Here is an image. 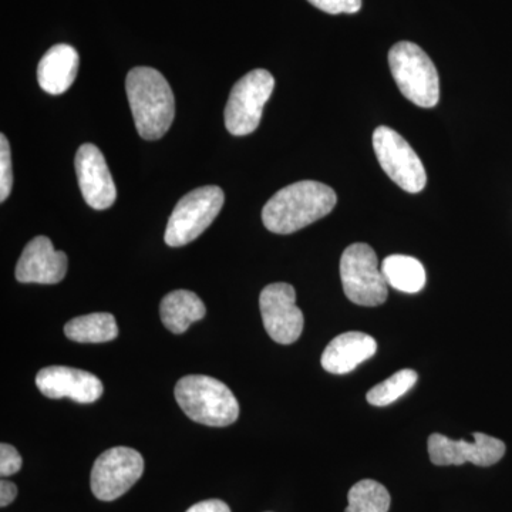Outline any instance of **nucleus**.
I'll use <instances>...</instances> for the list:
<instances>
[{
  "mask_svg": "<svg viewBox=\"0 0 512 512\" xmlns=\"http://www.w3.org/2000/svg\"><path fill=\"white\" fill-rule=\"evenodd\" d=\"M16 497H18V487L3 478L0 481V507H8L9 504L15 501Z\"/></svg>",
  "mask_w": 512,
  "mask_h": 512,
  "instance_id": "26",
  "label": "nucleus"
},
{
  "mask_svg": "<svg viewBox=\"0 0 512 512\" xmlns=\"http://www.w3.org/2000/svg\"><path fill=\"white\" fill-rule=\"evenodd\" d=\"M37 389L49 399H70L89 404L97 402L104 392L99 377L67 366H50L36 376Z\"/></svg>",
  "mask_w": 512,
  "mask_h": 512,
  "instance_id": "13",
  "label": "nucleus"
},
{
  "mask_svg": "<svg viewBox=\"0 0 512 512\" xmlns=\"http://www.w3.org/2000/svg\"><path fill=\"white\" fill-rule=\"evenodd\" d=\"M382 274L396 291L417 293L426 286V269L419 259L409 255H390L384 259Z\"/></svg>",
  "mask_w": 512,
  "mask_h": 512,
  "instance_id": "18",
  "label": "nucleus"
},
{
  "mask_svg": "<svg viewBox=\"0 0 512 512\" xmlns=\"http://www.w3.org/2000/svg\"><path fill=\"white\" fill-rule=\"evenodd\" d=\"M187 512H231V508L224 501L207 500L192 505L191 508H188Z\"/></svg>",
  "mask_w": 512,
  "mask_h": 512,
  "instance_id": "25",
  "label": "nucleus"
},
{
  "mask_svg": "<svg viewBox=\"0 0 512 512\" xmlns=\"http://www.w3.org/2000/svg\"><path fill=\"white\" fill-rule=\"evenodd\" d=\"M64 333L73 342L104 343L119 336V326L111 313H90L69 320Z\"/></svg>",
  "mask_w": 512,
  "mask_h": 512,
  "instance_id": "19",
  "label": "nucleus"
},
{
  "mask_svg": "<svg viewBox=\"0 0 512 512\" xmlns=\"http://www.w3.org/2000/svg\"><path fill=\"white\" fill-rule=\"evenodd\" d=\"M67 274V255L56 251L47 237H36L26 245L16 265L22 284L56 285Z\"/></svg>",
  "mask_w": 512,
  "mask_h": 512,
  "instance_id": "14",
  "label": "nucleus"
},
{
  "mask_svg": "<svg viewBox=\"0 0 512 512\" xmlns=\"http://www.w3.org/2000/svg\"><path fill=\"white\" fill-rule=\"evenodd\" d=\"M126 92L140 137H164L174 121L175 99L163 74L153 67H136L127 74Z\"/></svg>",
  "mask_w": 512,
  "mask_h": 512,
  "instance_id": "2",
  "label": "nucleus"
},
{
  "mask_svg": "<svg viewBox=\"0 0 512 512\" xmlns=\"http://www.w3.org/2000/svg\"><path fill=\"white\" fill-rule=\"evenodd\" d=\"M376 340L362 332H346L329 343L322 355V367L332 375L353 372L370 357L375 356Z\"/></svg>",
  "mask_w": 512,
  "mask_h": 512,
  "instance_id": "15",
  "label": "nucleus"
},
{
  "mask_svg": "<svg viewBox=\"0 0 512 512\" xmlns=\"http://www.w3.org/2000/svg\"><path fill=\"white\" fill-rule=\"evenodd\" d=\"M262 322L266 333L281 345H291L301 338L303 313L296 305V292L292 285L276 282L266 286L259 296Z\"/></svg>",
  "mask_w": 512,
  "mask_h": 512,
  "instance_id": "10",
  "label": "nucleus"
},
{
  "mask_svg": "<svg viewBox=\"0 0 512 512\" xmlns=\"http://www.w3.org/2000/svg\"><path fill=\"white\" fill-rule=\"evenodd\" d=\"M144 473V458L130 447H113L96 461L90 477L94 497L114 501L127 493Z\"/></svg>",
  "mask_w": 512,
  "mask_h": 512,
  "instance_id": "9",
  "label": "nucleus"
},
{
  "mask_svg": "<svg viewBox=\"0 0 512 512\" xmlns=\"http://www.w3.org/2000/svg\"><path fill=\"white\" fill-rule=\"evenodd\" d=\"M431 463L436 466H461L471 463L490 467L504 457L505 444L500 439L484 433H474L473 441L453 440L444 434L434 433L427 441Z\"/></svg>",
  "mask_w": 512,
  "mask_h": 512,
  "instance_id": "11",
  "label": "nucleus"
},
{
  "mask_svg": "<svg viewBox=\"0 0 512 512\" xmlns=\"http://www.w3.org/2000/svg\"><path fill=\"white\" fill-rule=\"evenodd\" d=\"M13 187L12 153L8 138L0 136V201L5 202Z\"/></svg>",
  "mask_w": 512,
  "mask_h": 512,
  "instance_id": "22",
  "label": "nucleus"
},
{
  "mask_svg": "<svg viewBox=\"0 0 512 512\" xmlns=\"http://www.w3.org/2000/svg\"><path fill=\"white\" fill-rule=\"evenodd\" d=\"M340 279L349 301L360 306H379L386 302L389 285L379 269L375 249L353 244L340 258Z\"/></svg>",
  "mask_w": 512,
  "mask_h": 512,
  "instance_id": "6",
  "label": "nucleus"
},
{
  "mask_svg": "<svg viewBox=\"0 0 512 512\" xmlns=\"http://www.w3.org/2000/svg\"><path fill=\"white\" fill-rule=\"evenodd\" d=\"M308 2L329 15H340V13L353 15L362 9V0H308Z\"/></svg>",
  "mask_w": 512,
  "mask_h": 512,
  "instance_id": "23",
  "label": "nucleus"
},
{
  "mask_svg": "<svg viewBox=\"0 0 512 512\" xmlns=\"http://www.w3.org/2000/svg\"><path fill=\"white\" fill-rule=\"evenodd\" d=\"M338 197L329 185L298 181L276 192L262 210L265 228L274 234H293L322 220L336 207Z\"/></svg>",
  "mask_w": 512,
  "mask_h": 512,
  "instance_id": "1",
  "label": "nucleus"
},
{
  "mask_svg": "<svg viewBox=\"0 0 512 512\" xmlns=\"http://www.w3.org/2000/svg\"><path fill=\"white\" fill-rule=\"evenodd\" d=\"M345 512H389L392 498L384 485L362 480L350 488Z\"/></svg>",
  "mask_w": 512,
  "mask_h": 512,
  "instance_id": "20",
  "label": "nucleus"
},
{
  "mask_svg": "<svg viewBox=\"0 0 512 512\" xmlns=\"http://www.w3.org/2000/svg\"><path fill=\"white\" fill-rule=\"evenodd\" d=\"M373 147L384 173L402 190L416 194L426 187V168L416 151L397 131L390 127H377L373 133Z\"/></svg>",
  "mask_w": 512,
  "mask_h": 512,
  "instance_id": "8",
  "label": "nucleus"
},
{
  "mask_svg": "<svg viewBox=\"0 0 512 512\" xmlns=\"http://www.w3.org/2000/svg\"><path fill=\"white\" fill-rule=\"evenodd\" d=\"M207 313L204 302L194 292L174 291L168 293L161 301L160 315L165 328L175 335L188 330L192 323L204 318Z\"/></svg>",
  "mask_w": 512,
  "mask_h": 512,
  "instance_id": "17",
  "label": "nucleus"
},
{
  "mask_svg": "<svg viewBox=\"0 0 512 512\" xmlns=\"http://www.w3.org/2000/svg\"><path fill=\"white\" fill-rule=\"evenodd\" d=\"M275 89V79L268 70L256 69L245 74L232 87L225 107V127L232 136H248L259 127L266 101Z\"/></svg>",
  "mask_w": 512,
  "mask_h": 512,
  "instance_id": "7",
  "label": "nucleus"
},
{
  "mask_svg": "<svg viewBox=\"0 0 512 512\" xmlns=\"http://www.w3.org/2000/svg\"><path fill=\"white\" fill-rule=\"evenodd\" d=\"M389 66L394 82L406 99L431 109L440 99V77L429 55L412 42H399L390 49Z\"/></svg>",
  "mask_w": 512,
  "mask_h": 512,
  "instance_id": "4",
  "label": "nucleus"
},
{
  "mask_svg": "<svg viewBox=\"0 0 512 512\" xmlns=\"http://www.w3.org/2000/svg\"><path fill=\"white\" fill-rule=\"evenodd\" d=\"M22 468V457L15 447L10 444H0V476H13Z\"/></svg>",
  "mask_w": 512,
  "mask_h": 512,
  "instance_id": "24",
  "label": "nucleus"
},
{
  "mask_svg": "<svg viewBox=\"0 0 512 512\" xmlns=\"http://www.w3.org/2000/svg\"><path fill=\"white\" fill-rule=\"evenodd\" d=\"M77 181L86 204L94 210H107L116 202L117 188L100 148L94 144H83L77 150Z\"/></svg>",
  "mask_w": 512,
  "mask_h": 512,
  "instance_id": "12",
  "label": "nucleus"
},
{
  "mask_svg": "<svg viewBox=\"0 0 512 512\" xmlns=\"http://www.w3.org/2000/svg\"><path fill=\"white\" fill-rule=\"evenodd\" d=\"M419 380V375L412 369H403L394 373L389 379L376 384L367 392V402L376 407L389 406L399 400L407 392L413 389Z\"/></svg>",
  "mask_w": 512,
  "mask_h": 512,
  "instance_id": "21",
  "label": "nucleus"
},
{
  "mask_svg": "<svg viewBox=\"0 0 512 512\" xmlns=\"http://www.w3.org/2000/svg\"><path fill=\"white\" fill-rule=\"evenodd\" d=\"M79 53L70 45L47 50L37 66V82L46 93L59 96L73 86L79 70Z\"/></svg>",
  "mask_w": 512,
  "mask_h": 512,
  "instance_id": "16",
  "label": "nucleus"
},
{
  "mask_svg": "<svg viewBox=\"0 0 512 512\" xmlns=\"http://www.w3.org/2000/svg\"><path fill=\"white\" fill-rule=\"evenodd\" d=\"M175 399L191 420L205 426L227 427L238 420L237 397L214 377L184 376L175 386Z\"/></svg>",
  "mask_w": 512,
  "mask_h": 512,
  "instance_id": "3",
  "label": "nucleus"
},
{
  "mask_svg": "<svg viewBox=\"0 0 512 512\" xmlns=\"http://www.w3.org/2000/svg\"><path fill=\"white\" fill-rule=\"evenodd\" d=\"M225 195L217 185L197 188L188 192L175 205L165 229V244L180 248L195 241L224 207Z\"/></svg>",
  "mask_w": 512,
  "mask_h": 512,
  "instance_id": "5",
  "label": "nucleus"
}]
</instances>
